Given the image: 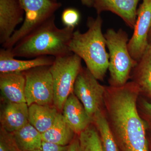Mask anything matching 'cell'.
I'll return each mask as SVG.
<instances>
[{
	"label": "cell",
	"mask_w": 151,
	"mask_h": 151,
	"mask_svg": "<svg viewBox=\"0 0 151 151\" xmlns=\"http://www.w3.org/2000/svg\"><path fill=\"white\" fill-rule=\"evenodd\" d=\"M140 91L134 81L106 87L105 105L109 124L122 151H150L145 125L137 108Z\"/></svg>",
	"instance_id": "6da1fadb"
},
{
	"label": "cell",
	"mask_w": 151,
	"mask_h": 151,
	"mask_svg": "<svg viewBox=\"0 0 151 151\" xmlns=\"http://www.w3.org/2000/svg\"><path fill=\"white\" fill-rule=\"evenodd\" d=\"M23 72L0 73V90L5 103H26Z\"/></svg>",
	"instance_id": "5bb4252c"
},
{
	"label": "cell",
	"mask_w": 151,
	"mask_h": 151,
	"mask_svg": "<svg viewBox=\"0 0 151 151\" xmlns=\"http://www.w3.org/2000/svg\"><path fill=\"white\" fill-rule=\"evenodd\" d=\"M143 108L147 116L151 119V103L146 101H143L142 103Z\"/></svg>",
	"instance_id": "484cf974"
},
{
	"label": "cell",
	"mask_w": 151,
	"mask_h": 151,
	"mask_svg": "<svg viewBox=\"0 0 151 151\" xmlns=\"http://www.w3.org/2000/svg\"><path fill=\"white\" fill-rule=\"evenodd\" d=\"M133 70V81L151 98V43Z\"/></svg>",
	"instance_id": "ac0fdd59"
},
{
	"label": "cell",
	"mask_w": 151,
	"mask_h": 151,
	"mask_svg": "<svg viewBox=\"0 0 151 151\" xmlns=\"http://www.w3.org/2000/svg\"><path fill=\"white\" fill-rule=\"evenodd\" d=\"M0 151H22L17 145L12 133L0 129Z\"/></svg>",
	"instance_id": "7402d4cb"
},
{
	"label": "cell",
	"mask_w": 151,
	"mask_h": 151,
	"mask_svg": "<svg viewBox=\"0 0 151 151\" xmlns=\"http://www.w3.org/2000/svg\"><path fill=\"white\" fill-rule=\"evenodd\" d=\"M93 124L100 136L103 151H120L110 124L102 110L93 118Z\"/></svg>",
	"instance_id": "ffe728a7"
},
{
	"label": "cell",
	"mask_w": 151,
	"mask_h": 151,
	"mask_svg": "<svg viewBox=\"0 0 151 151\" xmlns=\"http://www.w3.org/2000/svg\"><path fill=\"white\" fill-rule=\"evenodd\" d=\"M24 11L20 0H0V43L4 44L24 20Z\"/></svg>",
	"instance_id": "30bf717a"
},
{
	"label": "cell",
	"mask_w": 151,
	"mask_h": 151,
	"mask_svg": "<svg viewBox=\"0 0 151 151\" xmlns=\"http://www.w3.org/2000/svg\"><path fill=\"white\" fill-rule=\"evenodd\" d=\"M25 95L28 106L53 105L54 89L50 66H38L24 72Z\"/></svg>",
	"instance_id": "52a82bcc"
},
{
	"label": "cell",
	"mask_w": 151,
	"mask_h": 151,
	"mask_svg": "<svg viewBox=\"0 0 151 151\" xmlns=\"http://www.w3.org/2000/svg\"><path fill=\"white\" fill-rule=\"evenodd\" d=\"M61 20L65 27L75 28L80 21V13L73 8L65 9L63 12Z\"/></svg>",
	"instance_id": "603a6c76"
},
{
	"label": "cell",
	"mask_w": 151,
	"mask_h": 151,
	"mask_svg": "<svg viewBox=\"0 0 151 151\" xmlns=\"http://www.w3.org/2000/svg\"><path fill=\"white\" fill-rule=\"evenodd\" d=\"M55 20L54 15L19 41L11 49L14 56L55 58L72 53L69 44L75 28H58Z\"/></svg>",
	"instance_id": "7a4b0ae2"
},
{
	"label": "cell",
	"mask_w": 151,
	"mask_h": 151,
	"mask_svg": "<svg viewBox=\"0 0 151 151\" xmlns=\"http://www.w3.org/2000/svg\"><path fill=\"white\" fill-rule=\"evenodd\" d=\"M53 1H57V0H51ZM81 3L84 5L86 6L91 7L93 6L94 4V0H81Z\"/></svg>",
	"instance_id": "4316f807"
},
{
	"label": "cell",
	"mask_w": 151,
	"mask_h": 151,
	"mask_svg": "<svg viewBox=\"0 0 151 151\" xmlns=\"http://www.w3.org/2000/svg\"><path fill=\"white\" fill-rule=\"evenodd\" d=\"M62 112L65 121L76 134L79 135L93 123L83 104L73 93L67 98Z\"/></svg>",
	"instance_id": "4fadbf2b"
},
{
	"label": "cell",
	"mask_w": 151,
	"mask_h": 151,
	"mask_svg": "<svg viewBox=\"0 0 151 151\" xmlns=\"http://www.w3.org/2000/svg\"><path fill=\"white\" fill-rule=\"evenodd\" d=\"M1 127L12 133L24 127L29 122L27 103H5L0 113Z\"/></svg>",
	"instance_id": "9a60e30c"
},
{
	"label": "cell",
	"mask_w": 151,
	"mask_h": 151,
	"mask_svg": "<svg viewBox=\"0 0 151 151\" xmlns=\"http://www.w3.org/2000/svg\"><path fill=\"white\" fill-rule=\"evenodd\" d=\"M68 145L62 146L54 143L42 141L41 151H67Z\"/></svg>",
	"instance_id": "cb8c5ba5"
},
{
	"label": "cell",
	"mask_w": 151,
	"mask_h": 151,
	"mask_svg": "<svg viewBox=\"0 0 151 151\" xmlns=\"http://www.w3.org/2000/svg\"><path fill=\"white\" fill-rule=\"evenodd\" d=\"M12 134L22 151L40 150L42 142V134L29 122Z\"/></svg>",
	"instance_id": "d6986e66"
},
{
	"label": "cell",
	"mask_w": 151,
	"mask_h": 151,
	"mask_svg": "<svg viewBox=\"0 0 151 151\" xmlns=\"http://www.w3.org/2000/svg\"><path fill=\"white\" fill-rule=\"evenodd\" d=\"M11 49L2 48L0 50V73L23 72L34 68L50 66L55 57L42 56L30 60H20L14 58Z\"/></svg>",
	"instance_id": "8fae6325"
},
{
	"label": "cell",
	"mask_w": 151,
	"mask_h": 151,
	"mask_svg": "<svg viewBox=\"0 0 151 151\" xmlns=\"http://www.w3.org/2000/svg\"><path fill=\"white\" fill-rule=\"evenodd\" d=\"M81 58L74 53L55 57L50 66L54 89L53 105L62 111L67 98L73 93L74 84L82 68Z\"/></svg>",
	"instance_id": "5b68a950"
},
{
	"label": "cell",
	"mask_w": 151,
	"mask_h": 151,
	"mask_svg": "<svg viewBox=\"0 0 151 151\" xmlns=\"http://www.w3.org/2000/svg\"><path fill=\"white\" fill-rule=\"evenodd\" d=\"M76 134L59 112L53 125L46 132L42 134V141L62 146L68 145L74 139Z\"/></svg>",
	"instance_id": "e0dca14e"
},
{
	"label": "cell",
	"mask_w": 151,
	"mask_h": 151,
	"mask_svg": "<svg viewBox=\"0 0 151 151\" xmlns=\"http://www.w3.org/2000/svg\"><path fill=\"white\" fill-rule=\"evenodd\" d=\"M67 151H79V142L78 138H74L69 145Z\"/></svg>",
	"instance_id": "d4e9b609"
},
{
	"label": "cell",
	"mask_w": 151,
	"mask_h": 151,
	"mask_svg": "<svg viewBox=\"0 0 151 151\" xmlns=\"http://www.w3.org/2000/svg\"><path fill=\"white\" fill-rule=\"evenodd\" d=\"M32 151H41L40 150H34Z\"/></svg>",
	"instance_id": "f1b7e54d"
},
{
	"label": "cell",
	"mask_w": 151,
	"mask_h": 151,
	"mask_svg": "<svg viewBox=\"0 0 151 151\" xmlns=\"http://www.w3.org/2000/svg\"><path fill=\"white\" fill-rule=\"evenodd\" d=\"M78 139L79 151H103L99 133L92 124L78 135Z\"/></svg>",
	"instance_id": "44dd1931"
},
{
	"label": "cell",
	"mask_w": 151,
	"mask_h": 151,
	"mask_svg": "<svg viewBox=\"0 0 151 151\" xmlns=\"http://www.w3.org/2000/svg\"><path fill=\"white\" fill-rule=\"evenodd\" d=\"M59 112L53 105L32 104L29 106V122L42 134L53 125Z\"/></svg>",
	"instance_id": "2e32d148"
},
{
	"label": "cell",
	"mask_w": 151,
	"mask_h": 151,
	"mask_svg": "<svg viewBox=\"0 0 151 151\" xmlns=\"http://www.w3.org/2000/svg\"><path fill=\"white\" fill-rule=\"evenodd\" d=\"M105 91L106 87L99 83L87 68H82L76 80L73 93L92 120L105 104Z\"/></svg>",
	"instance_id": "ba28073f"
},
{
	"label": "cell",
	"mask_w": 151,
	"mask_h": 151,
	"mask_svg": "<svg viewBox=\"0 0 151 151\" xmlns=\"http://www.w3.org/2000/svg\"><path fill=\"white\" fill-rule=\"evenodd\" d=\"M134 31L128 43L131 56L139 61L149 46L151 29V0H143L137 10V19Z\"/></svg>",
	"instance_id": "9c48e42d"
},
{
	"label": "cell",
	"mask_w": 151,
	"mask_h": 151,
	"mask_svg": "<svg viewBox=\"0 0 151 151\" xmlns=\"http://www.w3.org/2000/svg\"><path fill=\"white\" fill-rule=\"evenodd\" d=\"M25 17L22 26L3 45L4 48L12 49L19 41L54 16L62 6L61 3L51 0H20Z\"/></svg>",
	"instance_id": "8992f818"
},
{
	"label": "cell",
	"mask_w": 151,
	"mask_h": 151,
	"mask_svg": "<svg viewBox=\"0 0 151 151\" xmlns=\"http://www.w3.org/2000/svg\"><path fill=\"white\" fill-rule=\"evenodd\" d=\"M104 36L109 51L110 84L115 87L124 86L137 63L131 56L128 49V34L122 29L116 32L110 29Z\"/></svg>",
	"instance_id": "277c9868"
},
{
	"label": "cell",
	"mask_w": 151,
	"mask_h": 151,
	"mask_svg": "<svg viewBox=\"0 0 151 151\" xmlns=\"http://www.w3.org/2000/svg\"><path fill=\"white\" fill-rule=\"evenodd\" d=\"M149 38H150V39L151 40V29L150 31V34H149Z\"/></svg>",
	"instance_id": "83f0119b"
},
{
	"label": "cell",
	"mask_w": 151,
	"mask_h": 151,
	"mask_svg": "<svg viewBox=\"0 0 151 151\" xmlns=\"http://www.w3.org/2000/svg\"><path fill=\"white\" fill-rule=\"evenodd\" d=\"M140 0H94L93 7L100 15L110 11L120 17L130 28L134 29L137 19V6Z\"/></svg>",
	"instance_id": "7c38bea8"
},
{
	"label": "cell",
	"mask_w": 151,
	"mask_h": 151,
	"mask_svg": "<svg viewBox=\"0 0 151 151\" xmlns=\"http://www.w3.org/2000/svg\"><path fill=\"white\" fill-rule=\"evenodd\" d=\"M102 24L103 20L100 15L96 19L89 17L87 31L84 33L78 30L74 31L69 47L70 52L83 59L87 69L100 81L105 78L109 64Z\"/></svg>",
	"instance_id": "3957f363"
}]
</instances>
